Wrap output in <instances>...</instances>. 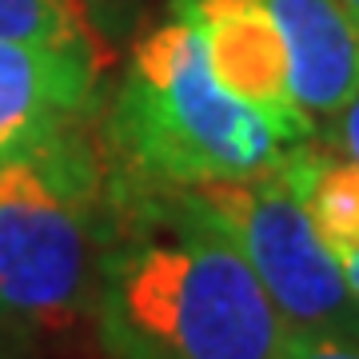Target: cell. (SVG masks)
Masks as SVG:
<instances>
[{
    "instance_id": "obj_1",
    "label": "cell",
    "mask_w": 359,
    "mask_h": 359,
    "mask_svg": "<svg viewBox=\"0 0 359 359\" xmlns=\"http://www.w3.org/2000/svg\"><path fill=\"white\" fill-rule=\"evenodd\" d=\"M120 188L92 320L112 359H276L283 320L188 188Z\"/></svg>"
},
{
    "instance_id": "obj_2",
    "label": "cell",
    "mask_w": 359,
    "mask_h": 359,
    "mask_svg": "<svg viewBox=\"0 0 359 359\" xmlns=\"http://www.w3.org/2000/svg\"><path fill=\"white\" fill-rule=\"evenodd\" d=\"M116 192L84 116L0 160V316L52 332L92 308Z\"/></svg>"
},
{
    "instance_id": "obj_3",
    "label": "cell",
    "mask_w": 359,
    "mask_h": 359,
    "mask_svg": "<svg viewBox=\"0 0 359 359\" xmlns=\"http://www.w3.org/2000/svg\"><path fill=\"white\" fill-rule=\"evenodd\" d=\"M108 124L136 180L164 188L256 176L295 148L259 108L219 84L204 40L176 13L132 48Z\"/></svg>"
},
{
    "instance_id": "obj_4",
    "label": "cell",
    "mask_w": 359,
    "mask_h": 359,
    "mask_svg": "<svg viewBox=\"0 0 359 359\" xmlns=\"http://www.w3.org/2000/svg\"><path fill=\"white\" fill-rule=\"evenodd\" d=\"M208 216L231 236L287 332H323L359 339V295L344 264L311 228L283 168L244 180L188 188Z\"/></svg>"
},
{
    "instance_id": "obj_5",
    "label": "cell",
    "mask_w": 359,
    "mask_h": 359,
    "mask_svg": "<svg viewBox=\"0 0 359 359\" xmlns=\"http://www.w3.org/2000/svg\"><path fill=\"white\" fill-rule=\"evenodd\" d=\"M172 13L204 40L224 88L259 108L287 144L311 140L316 124L292 96L287 48L264 0H172Z\"/></svg>"
},
{
    "instance_id": "obj_6",
    "label": "cell",
    "mask_w": 359,
    "mask_h": 359,
    "mask_svg": "<svg viewBox=\"0 0 359 359\" xmlns=\"http://www.w3.org/2000/svg\"><path fill=\"white\" fill-rule=\"evenodd\" d=\"M100 60L65 48L0 40V160L92 112Z\"/></svg>"
},
{
    "instance_id": "obj_7",
    "label": "cell",
    "mask_w": 359,
    "mask_h": 359,
    "mask_svg": "<svg viewBox=\"0 0 359 359\" xmlns=\"http://www.w3.org/2000/svg\"><path fill=\"white\" fill-rule=\"evenodd\" d=\"M280 28L292 96L311 124H327L359 92V20L344 0H264Z\"/></svg>"
},
{
    "instance_id": "obj_8",
    "label": "cell",
    "mask_w": 359,
    "mask_h": 359,
    "mask_svg": "<svg viewBox=\"0 0 359 359\" xmlns=\"http://www.w3.org/2000/svg\"><path fill=\"white\" fill-rule=\"evenodd\" d=\"M280 168L292 192L299 196L311 228L344 264V256L359 248V160L344 156L339 148H311L304 140L283 156Z\"/></svg>"
},
{
    "instance_id": "obj_9",
    "label": "cell",
    "mask_w": 359,
    "mask_h": 359,
    "mask_svg": "<svg viewBox=\"0 0 359 359\" xmlns=\"http://www.w3.org/2000/svg\"><path fill=\"white\" fill-rule=\"evenodd\" d=\"M0 40L80 52L104 65V40L88 0H0Z\"/></svg>"
},
{
    "instance_id": "obj_10",
    "label": "cell",
    "mask_w": 359,
    "mask_h": 359,
    "mask_svg": "<svg viewBox=\"0 0 359 359\" xmlns=\"http://www.w3.org/2000/svg\"><path fill=\"white\" fill-rule=\"evenodd\" d=\"M276 359H359V339L323 332H283Z\"/></svg>"
},
{
    "instance_id": "obj_11",
    "label": "cell",
    "mask_w": 359,
    "mask_h": 359,
    "mask_svg": "<svg viewBox=\"0 0 359 359\" xmlns=\"http://www.w3.org/2000/svg\"><path fill=\"white\" fill-rule=\"evenodd\" d=\"M327 140H332V148H339L344 156L359 160V92L327 120Z\"/></svg>"
},
{
    "instance_id": "obj_12",
    "label": "cell",
    "mask_w": 359,
    "mask_h": 359,
    "mask_svg": "<svg viewBox=\"0 0 359 359\" xmlns=\"http://www.w3.org/2000/svg\"><path fill=\"white\" fill-rule=\"evenodd\" d=\"M344 271H347V283H351V292L359 295V248L351 256H344Z\"/></svg>"
},
{
    "instance_id": "obj_13",
    "label": "cell",
    "mask_w": 359,
    "mask_h": 359,
    "mask_svg": "<svg viewBox=\"0 0 359 359\" xmlns=\"http://www.w3.org/2000/svg\"><path fill=\"white\" fill-rule=\"evenodd\" d=\"M344 4H347V8H351V16H355V20H359V0H344Z\"/></svg>"
}]
</instances>
